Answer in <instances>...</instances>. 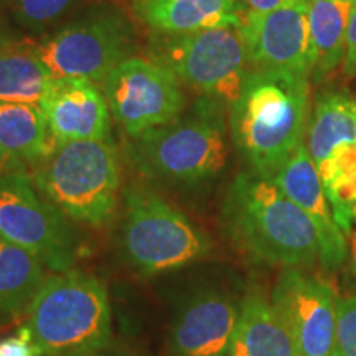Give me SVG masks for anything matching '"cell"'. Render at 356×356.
I'll list each match as a JSON object with an SVG mask.
<instances>
[{
  "mask_svg": "<svg viewBox=\"0 0 356 356\" xmlns=\"http://www.w3.org/2000/svg\"><path fill=\"white\" fill-rule=\"evenodd\" d=\"M307 74L252 70L231 106V136L251 172L273 178L305 139L310 84Z\"/></svg>",
  "mask_w": 356,
  "mask_h": 356,
  "instance_id": "obj_1",
  "label": "cell"
},
{
  "mask_svg": "<svg viewBox=\"0 0 356 356\" xmlns=\"http://www.w3.org/2000/svg\"><path fill=\"white\" fill-rule=\"evenodd\" d=\"M225 222L231 239L256 261L284 267L320 261L317 228L273 178L254 172L236 178L226 197Z\"/></svg>",
  "mask_w": 356,
  "mask_h": 356,
  "instance_id": "obj_2",
  "label": "cell"
},
{
  "mask_svg": "<svg viewBox=\"0 0 356 356\" xmlns=\"http://www.w3.org/2000/svg\"><path fill=\"white\" fill-rule=\"evenodd\" d=\"M26 323L44 356L106 348L113 335L108 289L84 270L56 273L44 279Z\"/></svg>",
  "mask_w": 356,
  "mask_h": 356,
  "instance_id": "obj_3",
  "label": "cell"
},
{
  "mask_svg": "<svg viewBox=\"0 0 356 356\" xmlns=\"http://www.w3.org/2000/svg\"><path fill=\"white\" fill-rule=\"evenodd\" d=\"M33 181L65 216L106 226L118 211L119 154L108 139L61 142L40 160Z\"/></svg>",
  "mask_w": 356,
  "mask_h": 356,
  "instance_id": "obj_4",
  "label": "cell"
},
{
  "mask_svg": "<svg viewBox=\"0 0 356 356\" xmlns=\"http://www.w3.org/2000/svg\"><path fill=\"white\" fill-rule=\"evenodd\" d=\"M122 251L137 273L157 275L203 259L211 243L155 191L132 186L124 195Z\"/></svg>",
  "mask_w": 356,
  "mask_h": 356,
  "instance_id": "obj_5",
  "label": "cell"
},
{
  "mask_svg": "<svg viewBox=\"0 0 356 356\" xmlns=\"http://www.w3.org/2000/svg\"><path fill=\"white\" fill-rule=\"evenodd\" d=\"M131 159L142 175L195 185L220 175L228 160L221 119L211 108L150 129L132 139Z\"/></svg>",
  "mask_w": 356,
  "mask_h": 356,
  "instance_id": "obj_6",
  "label": "cell"
},
{
  "mask_svg": "<svg viewBox=\"0 0 356 356\" xmlns=\"http://www.w3.org/2000/svg\"><path fill=\"white\" fill-rule=\"evenodd\" d=\"M155 56L181 83L211 99L233 106L241 96L249 63L241 25L167 35Z\"/></svg>",
  "mask_w": 356,
  "mask_h": 356,
  "instance_id": "obj_7",
  "label": "cell"
},
{
  "mask_svg": "<svg viewBox=\"0 0 356 356\" xmlns=\"http://www.w3.org/2000/svg\"><path fill=\"white\" fill-rule=\"evenodd\" d=\"M0 238L24 248L53 273L76 261V239L66 216L24 173L0 177Z\"/></svg>",
  "mask_w": 356,
  "mask_h": 356,
  "instance_id": "obj_8",
  "label": "cell"
},
{
  "mask_svg": "<svg viewBox=\"0 0 356 356\" xmlns=\"http://www.w3.org/2000/svg\"><path fill=\"white\" fill-rule=\"evenodd\" d=\"M53 78L104 83L132 48L129 26L115 13H95L35 43Z\"/></svg>",
  "mask_w": 356,
  "mask_h": 356,
  "instance_id": "obj_9",
  "label": "cell"
},
{
  "mask_svg": "<svg viewBox=\"0 0 356 356\" xmlns=\"http://www.w3.org/2000/svg\"><path fill=\"white\" fill-rule=\"evenodd\" d=\"M111 114L131 139L173 122L185 108L178 78L157 61L129 56L102 83Z\"/></svg>",
  "mask_w": 356,
  "mask_h": 356,
  "instance_id": "obj_10",
  "label": "cell"
},
{
  "mask_svg": "<svg viewBox=\"0 0 356 356\" xmlns=\"http://www.w3.org/2000/svg\"><path fill=\"white\" fill-rule=\"evenodd\" d=\"M337 300L327 284L299 267L282 270L270 302L286 323L299 356H332Z\"/></svg>",
  "mask_w": 356,
  "mask_h": 356,
  "instance_id": "obj_11",
  "label": "cell"
},
{
  "mask_svg": "<svg viewBox=\"0 0 356 356\" xmlns=\"http://www.w3.org/2000/svg\"><path fill=\"white\" fill-rule=\"evenodd\" d=\"M241 32L249 63L256 70L312 74L309 0L267 13H244Z\"/></svg>",
  "mask_w": 356,
  "mask_h": 356,
  "instance_id": "obj_12",
  "label": "cell"
},
{
  "mask_svg": "<svg viewBox=\"0 0 356 356\" xmlns=\"http://www.w3.org/2000/svg\"><path fill=\"white\" fill-rule=\"evenodd\" d=\"M273 180L287 198H291L309 215L317 228L320 264L328 270L343 264L348 256L346 234L335 220L323 181L305 142L297 147L296 152L279 168Z\"/></svg>",
  "mask_w": 356,
  "mask_h": 356,
  "instance_id": "obj_13",
  "label": "cell"
},
{
  "mask_svg": "<svg viewBox=\"0 0 356 356\" xmlns=\"http://www.w3.org/2000/svg\"><path fill=\"white\" fill-rule=\"evenodd\" d=\"M40 106L55 144L109 137L111 109L96 83L55 78Z\"/></svg>",
  "mask_w": 356,
  "mask_h": 356,
  "instance_id": "obj_14",
  "label": "cell"
},
{
  "mask_svg": "<svg viewBox=\"0 0 356 356\" xmlns=\"http://www.w3.org/2000/svg\"><path fill=\"white\" fill-rule=\"evenodd\" d=\"M241 305L222 293H198L178 312L170 356H228Z\"/></svg>",
  "mask_w": 356,
  "mask_h": 356,
  "instance_id": "obj_15",
  "label": "cell"
},
{
  "mask_svg": "<svg viewBox=\"0 0 356 356\" xmlns=\"http://www.w3.org/2000/svg\"><path fill=\"white\" fill-rule=\"evenodd\" d=\"M305 144L323 186L330 185L341 162L356 150L355 97L346 91L320 95L307 127Z\"/></svg>",
  "mask_w": 356,
  "mask_h": 356,
  "instance_id": "obj_16",
  "label": "cell"
},
{
  "mask_svg": "<svg viewBox=\"0 0 356 356\" xmlns=\"http://www.w3.org/2000/svg\"><path fill=\"white\" fill-rule=\"evenodd\" d=\"M136 12L150 29L184 35L225 25H241V0H137Z\"/></svg>",
  "mask_w": 356,
  "mask_h": 356,
  "instance_id": "obj_17",
  "label": "cell"
},
{
  "mask_svg": "<svg viewBox=\"0 0 356 356\" xmlns=\"http://www.w3.org/2000/svg\"><path fill=\"white\" fill-rule=\"evenodd\" d=\"M228 356H299L286 323L261 293L243 300Z\"/></svg>",
  "mask_w": 356,
  "mask_h": 356,
  "instance_id": "obj_18",
  "label": "cell"
},
{
  "mask_svg": "<svg viewBox=\"0 0 356 356\" xmlns=\"http://www.w3.org/2000/svg\"><path fill=\"white\" fill-rule=\"evenodd\" d=\"M53 79L35 43L0 33V101L40 104Z\"/></svg>",
  "mask_w": 356,
  "mask_h": 356,
  "instance_id": "obj_19",
  "label": "cell"
},
{
  "mask_svg": "<svg viewBox=\"0 0 356 356\" xmlns=\"http://www.w3.org/2000/svg\"><path fill=\"white\" fill-rule=\"evenodd\" d=\"M55 145L40 104L0 101V160L35 162Z\"/></svg>",
  "mask_w": 356,
  "mask_h": 356,
  "instance_id": "obj_20",
  "label": "cell"
},
{
  "mask_svg": "<svg viewBox=\"0 0 356 356\" xmlns=\"http://www.w3.org/2000/svg\"><path fill=\"white\" fill-rule=\"evenodd\" d=\"M356 0H309L312 74L322 81L343 65L346 30Z\"/></svg>",
  "mask_w": 356,
  "mask_h": 356,
  "instance_id": "obj_21",
  "label": "cell"
},
{
  "mask_svg": "<svg viewBox=\"0 0 356 356\" xmlns=\"http://www.w3.org/2000/svg\"><path fill=\"white\" fill-rule=\"evenodd\" d=\"M44 282L43 262L0 238V323L26 310Z\"/></svg>",
  "mask_w": 356,
  "mask_h": 356,
  "instance_id": "obj_22",
  "label": "cell"
},
{
  "mask_svg": "<svg viewBox=\"0 0 356 356\" xmlns=\"http://www.w3.org/2000/svg\"><path fill=\"white\" fill-rule=\"evenodd\" d=\"M78 0H15L13 12L20 25L30 30H42L60 19Z\"/></svg>",
  "mask_w": 356,
  "mask_h": 356,
  "instance_id": "obj_23",
  "label": "cell"
},
{
  "mask_svg": "<svg viewBox=\"0 0 356 356\" xmlns=\"http://www.w3.org/2000/svg\"><path fill=\"white\" fill-rule=\"evenodd\" d=\"M332 356H356V296H345L337 300Z\"/></svg>",
  "mask_w": 356,
  "mask_h": 356,
  "instance_id": "obj_24",
  "label": "cell"
},
{
  "mask_svg": "<svg viewBox=\"0 0 356 356\" xmlns=\"http://www.w3.org/2000/svg\"><path fill=\"white\" fill-rule=\"evenodd\" d=\"M333 215L338 226L343 229L345 234H348L353 221L356 222V163L338 193L337 202L333 204Z\"/></svg>",
  "mask_w": 356,
  "mask_h": 356,
  "instance_id": "obj_25",
  "label": "cell"
},
{
  "mask_svg": "<svg viewBox=\"0 0 356 356\" xmlns=\"http://www.w3.org/2000/svg\"><path fill=\"white\" fill-rule=\"evenodd\" d=\"M0 356H44L29 323L0 340Z\"/></svg>",
  "mask_w": 356,
  "mask_h": 356,
  "instance_id": "obj_26",
  "label": "cell"
},
{
  "mask_svg": "<svg viewBox=\"0 0 356 356\" xmlns=\"http://www.w3.org/2000/svg\"><path fill=\"white\" fill-rule=\"evenodd\" d=\"M343 73L346 76H355L356 74V6L351 10L348 30H346Z\"/></svg>",
  "mask_w": 356,
  "mask_h": 356,
  "instance_id": "obj_27",
  "label": "cell"
},
{
  "mask_svg": "<svg viewBox=\"0 0 356 356\" xmlns=\"http://www.w3.org/2000/svg\"><path fill=\"white\" fill-rule=\"evenodd\" d=\"M293 2L297 0H241V6L244 13H267Z\"/></svg>",
  "mask_w": 356,
  "mask_h": 356,
  "instance_id": "obj_28",
  "label": "cell"
},
{
  "mask_svg": "<svg viewBox=\"0 0 356 356\" xmlns=\"http://www.w3.org/2000/svg\"><path fill=\"white\" fill-rule=\"evenodd\" d=\"M106 348H108V346H106ZM106 348L91 350V351H78V353H70L65 356H139V355L126 353V351H109Z\"/></svg>",
  "mask_w": 356,
  "mask_h": 356,
  "instance_id": "obj_29",
  "label": "cell"
},
{
  "mask_svg": "<svg viewBox=\"0 0 356 356\" xmlns=\"http://www.w3.org/2000/svg\"><path fill=\"white\" fill-rule=\"evenodd\" d=\"M2 163H3V162H2V160H0V167H2Z\"/></svg>",
  "mask_w": 356,
  "mask_h": 356,
  "instance_id": "obj_30",
  "label": "cell"
}]
</instances>
